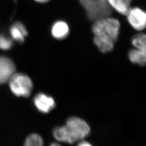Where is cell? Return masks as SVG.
Instances as JSON below:
<instances>
[{
    "label": "cell",
    "mask_w": 146,
    "mask_h": 146,
    "mask_svg": "<svg viewBox=\"0 0 146 146\" xmlns=\"http://www.w3.org/2000/svg\"><path fill=\"white\" fill-rule=\"evenodd\" d=\"M92 29L95 36L104 37L115 43L120 34V23L110 16L94 21Z\"/></svg>",
    "instance_id": "cell-1"
},
{
    "label": "cell",
    "mask_w": 146,
    "mask_h": 146,
    "mask_svg": "<svg viewBox=\"0 0 146 146\" xmlns=\"http://www.w3.org/2000/svg\"><path fill=\"white\" fill-rule=\"evenodd\" d=\"M90 20L95 21L111 15L113 9L107 0H79Z\"/></svg>",
    "instance_id": "cell-2"
},
{
    "label": "cell",
    "mask_w": 146,
    "mask_h": 146,
    "mask_svg": "<svg viewBox=\"0 0 146 146\" xmlns=\"http://www.w3.org/2000/svg\"><path fill=\"white\" fill-rule=\"evenodd\" d=\"M8 81L12 93L16 96L27 98L31 95L33 84L31 78L26 74L15 73Z\"/></svg>",
    "instance_id": "cell-3"
},
{
    "label": "cell",
    "mask_w": 146,
    "mask_h": 146,
    "mask_svg": "<svg viewBox=\"0 0 146 146\" xmlns=\"http://www.w3.org/2000/svg\"><path fill=\"white\" fill-rule=\"evenodd\" d=\"M66 125L75 142L84 140L90 132V128L88 124L82 119L78 117L73 116L69 118Z\"/></svg>",
    "instance_id": "cell-4"
},
{
    "label": "cell",
    "mask_w": 146,
    "mask_h": 146,
    "mask_svg": "<svg viewBox=\"0 0 146 146\" xmlns=\"http://www.w3.org/2000/svg\"><path fill=\"white\" fill-rule=\"evenodd\" d=\"M128 23L136 31H142L146 25V14L145 11L139 8H130L127 14Z\"/></svg>",
    "instance_id": "cell-5"
},
{
    "label": "cell",
    "mask_w": 146,
    "mask_h": 146,
    "mask_svg": "<svg viewBox=\"0 0 146 146\" xmlns=\"http://www.w3.org/2000/svg\"><path fill=\"white\" fill-rule=\"evenodd\" d=\"M34 104L40 112L47 114L53 110L56 106L52 97L40 93L37 94L34 99Z\"/></svg>",
    "instance_id": "cell-6"
},
{
    "label": "cell",
    "mask_w": 146,
    "mask_h": 146,
    "mask_svg": "<svg viewBox=\"0 0 146 146\" xmlns=\"http://www.w3.org/2000/svg\"><path fill=\"white\" fill-rule=\"evenodd\" d=\"M15 70V65L10 58L0 56V84L8 82Z\"/></svg>",
    "instance_id": "cell-7"
},
{
    "label": "cell",
    "mask_w": 146,
    "mask_h": 146,
    "mask_svg": "<svg viewBox=\"0 0 146 146\" xmlns=\"http://www.w3.org/2000/svg\"><path fill=\"white\" fill-rule=\"evenodd\" d=\"M69 27L68 24L63 21L55 22L52 27L51 33L52 36L58 40H63L69 34Z\"/></svg>",
    "instance_id": "cell-8"
},
{
    "label": "cell",
    "mask_w": 146,
    "mask_h": 146,
    "mask_svg": "<svg viewBox=\"0 0 146 146\" xmlns=\"http://www.w3.org/2000/svg\"><path fill=\"white\" fill-rule=\"evenodd\" d=\"M10 33L12 38L19 43H22L25 40V37L28 35V31L26 27L21 22H16L10 29Z\"/></svg>",
    "instance_id": "cell-9"
},
{
    "label": "cell",
    "mask_w": 146,
    "mask_h": 146,
    "mask_svg": "<svg viewBox=\"0 0 146 146\" xmlns=\"http://www.w3.org/2000/svg\"><path fill=\"white\" fill-rule=\"evenodd\" d=\"M52 134L55 139L59 142L69 144L75 143L66 125L55 128L53 131Z\"/></svg>",
    "instance_id": "cell-10"
},
{
    "label": "cell",
    "mask_w": 146,
    "mask_h": 146,
    "mask_svg": "<svg viewBox=\"0 0 146 146\" xmlns=\"http://www.w3.org/2000/svg\"><path fill=\"white\" fill-rule=\"evenodd\" d=\"M133 0H107L113 10H115L120 14L125 15L131 8Z\"/></svg>",
    "instance_id": "cell-11"
},
{
    "label": "cell",
    "mask_w": 146,
    "mask_h": 146,
    "mask_svg": "<svg viewBox=\"0 0 146 146\" xmlns=\"http://www.w3.org/2000/svg\"><path fill=\"white\" fill-rule=\"evenodd\" d=\"M93 40L95 44L101 52H110L114 48L115 42L108 38L94 35Z\"/></svg>",
    "instance_id": "cell-12"
},
{
    "label": "cell",
    "mask_w": 146,
    "mask_h": 146,
    "mask_svg": "<svg viewBox=\"0 0 146 146\" xmlns=\"http://www.w3.org/2000/svg\"><path fill=\"white\" fill-rule=\"evenodd\" d=\"M128 58L131 62L145 66L146 62V50L133 49L128 53Z\"/></svg>",
    "instance_id": "cell-13"
},
{
    "label": "cell",
    "mask_w": 146,
    "mask_h": 146,
    "mask_svg": "<svg viewBox=\"0 0 146 146\" xmlns=\"http://www.w3.org/2000/svg\"><path fill=\"white\" fill-rule=\"evenodd\" d=\"M131 44L135 48L146 50V36L143 33H139L133 37Z\"/></svg>",
    "instance_id": "cell-14"
},
{
    "label": "cell",
    "mask_w": 146,
    "mask_h": 146,
    "mask_svg": "<svg viewBox=\"0 0 146 146\" xmlns=\"http://www.w3.org/2000/svg\"><path fill=\"white\" fill-rule=\"evenodd\" d=\"M24 146H43V139L37 134H31L27 137Z\"/></svg>",
    "instance_id": "cell-15"
},
{
    "label": "cell",
    "mask_w": 146,
    "mask_h": 146,
    "mask_svg": "<svg viewBox=\"0 0 146 146\" xmlns=\"http://www.w3.org/2000/svg\"><path fill=\"white\" fill-rule=\"evenodd\" d=\"M13 40L9 37L4 35H0V48L1 49L7 50L10 49L13 46Z\"/></svg>",
    "instance_id": "cell-16"
},
{
    "label": "cell",
    "mask_w": 146,
    "mask_h": 146,
    "mask_svg": "<svg viewBox=\"0 0 146 146\" xmlns=\"http://www.w3.org/2000/svg\"><path fill=\"white\" fill-rule=\"evenodd\" d=\"M78 146H93L90 143L87 141H82L78 143Z\"/></svg>",
    "instance_id": "cell-17"
},
{
    "label": "cell",
    "mask_w": 146,
    "mask_h": 146,
    "mask_svg": "<svg viewBox=\"0 0 146 146\" xmlns=\"http://www.w3.org/2000/svg\"><path fill=\"white\" fill-rule=\"evenodd\" d=\"M35 1H36L38 3H46L48 2V1H49L50 0H35Z\"/></svg>",
    "instance_id": "cell-18"
},
{
    "label": "cell",
    "mask_w": 146,
    "mask_h": 146,
    "mask_svg": "<svg viewBox=\"0 0 146 146\" xmlns=\"http://www.w3.org/2000/svg\"><path fill=\"white\" fill-rule=\"evenodd\" d=\"M50 146H61L60 144H58V143H55V142H54L50 144Z\"/></svg>",
    "instance_id": "cell-19"
}]
</instances>
